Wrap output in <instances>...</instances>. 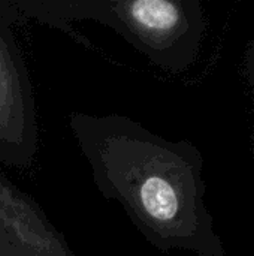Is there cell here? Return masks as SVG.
Instances as JSON below:
<instances>
[{
  "instance_id": "cell-3",
  "label": "cell",
  "mask_w": 254,
  "mask_h": 256,
  "mask_svg": "<svg viewBox=\"0 0 254 256\" xmlns=\"http://www.w3.org/2000/svg\"><path fill=\"white\" fill-rule=\"evenodd\" d=\"M12 2H0V164L28 170L39 152L36 99L12 24Z\"/></svg>"
},
{
  "instance_id": "cell-2",
  "label": "cell",
  "mask_w": 254,
  "mask_h": 256,
  "mask_svg": "<svg viewBox=\"0 0 254 256\" xmlns=\"http://www.w3.org/2000/svg\"><path fill=\"white\" fill-rule=\"evenodd\" d=\"M39 20H93L112 28L154 66L183 74L195 64L207 30L199 0L39 2Z\"/></svg>"
},
{
  "instance_id": "cell-5",
  "label": "cell",
  "mask_w": 254,
  "mask_h": 256,
  "mask_svg": "<svg viewBox=\"0 0 254 256\" xmlns=\"http://www.w3.org/2000/svg\"><path fill=\"white\" fill-rule=\"evenodd\" d=\"M244 75L246 80L249 82V87L252 90L254 99V40L252 44H249V46L246 48V54H244Z\"/></svg>"
},
{
  "instance_id": "cell-1",
  "label": "cell",
  "mask_w": 254,
  "mask_h": 256,
  "mask_svg": "<svg viewBox=\"0 0 254 256\" xmlns=\"http://www.w3.org/2000/svg\"><path fill=\"white\" fill-rule=\"evenodd\" d=\"M69 126L106 201H117L159 252L228 256L205 204L204 158L189 141H169L139 122L75 111Z\"/></svg>"
},
{
  "instance_id": "cell-4",
  "label": "cell",
  "mask_w": 254,
  "mask_h": 256,
  "mask_svg": "<svg viewBox=\"0 0 254 256\" xmlns=\"http://www.w3.org/2000/svg\"><path fill=\"white\" fill-rule=\"evenodd\" d=\"M0 256H76L42 207L1 171Z\"/></svg>"
}]
</instances>
